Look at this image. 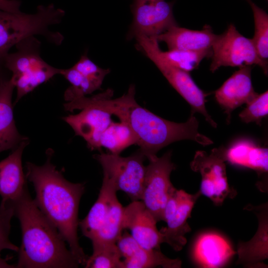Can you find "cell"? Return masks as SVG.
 <instances>
[{
    "instance_id": "6da1fadb",
    "label": "cell",
    "mask_w": 268,
    "mask_h": 268,
    "mask_svg": "<svg viewBox=\"0 0 268 268\" xmlns=\"http://www.w3.org/2000/svg\"><path fill=\"white\" fill-rule=\"evenodd\" d=\"M48 151L43 165L26 162L25 176L33 185L36 204L67 243L79 265L84 266L88 257L80 247L77 235L78 208L84 184L67 180L51 162L53 150Z\"/></svg>"
},
{
    "instance_id": "7a4b0ae2",
    "label": "cell",
    "mask_w": 268,
    "mask_h": 268,
    "mask_svg": "<svg viewBox=\"0 0 268 268\" xmlns=\"http://www.w3.org/2000/svg\"><path fill=\"white\" fill-rule=\"evenodd\" d=\"M22 240L16 268H74L79 264L55 226L39 208L27 188L13 204Z\"/></svg>"
},
{
    "instance_id": "3957f363",
    "label": "cell",
    "mask_w": 268,
    "mask_h": 268,
    "mask_svg": "<svg viewBox=\"0 0 268 268\" xmlns=\"http://www.w3.org/2000/svg\"><path fill=\"white\" fill-rule=\"evenodd\" d=\"M135 86L115 99L113 115L127 124L132 131L139 150L148 160L156 156L161 148L181 140L190 139L205 146L213 143L199 133V122L192 114L185 123H175L157 116L141 107L135 100Z\"/></svg>"
},
{
    "instance_id": "277c9868",
    "label": "cell",
    "mask_w": 268,
    "mask_h": 268,
    "mask_svg": "<svg viewBox=\"0 0 268 268\" xmlns=\"http://www.w3.org/2000/svg\"><path fill=\"white\" fill-rule=\"evenodd\" d=\"M65 14L53 4L39 5L33 14L0 10V60L4 59L12 47L29 37L41 35L50 42L60 44L63 35L50 27L61 23Z\"/></svg>"
},
{
    "instance_id": "5b68a950",
    "label": "cell",
    "mask_w": 268,
    "mask_h": 268,
    "mask_svg": "<svg viewBox=\"0 0 268 268\" xmlns=\"http://www.w3.org/2000/svg\"><path fill=\"white\" fill-rule=\"evenodd\" d=\"M40 45L34 36L26 38L16 44V52L8 53L4 58V66L11 73L10 79L16 89L15 103L60 74L61 69L49 65L41 57Z\"/></svg>"
},
{
    "instance_id": "8992f818",
    "label": "cell",
    "mask_w": 268,
    "mask_h": 268,
    "mask_svg": "<svg viewBox=\"0 0 268 268\" xmlns=\"http://www.w3.org/2000/svg\"><path fill=\"white\" fill-rule=\"evenodd\" d=\"M139 48L155 65L173 87L192 107V114H202L213 127L216 123L205 108V95L197 86L189 72L177 68L167 63L160 55L159 42L154 37L138 35L135 37Z\"/></svg>"
},
{
    "instance_id": "52a82bcc",
    "label": "cell",
    "mask_w": 268,
    "mask_h": 268,
    "mask_svg": "<svg viewBox=\"0 0 268 268\" xmlns=\"http://www.w3.org/2000/svg\"><path fill=\"white\" fill-rule=\"evenodd\" d=\"M210 70L214 72L221 67H244L257 65L268 74V62L259 56L252 39L248 38L230 24L222 34L218 35L212 47Z\"/></svg>"
},
{
    "instance_id": "ba28073f",
    "label": "cell",
    "mask_w": 268,
    "mask_h": 268,
    "mask_svg": "<svg viewBox=\"0 0 268 268\" xmlns=\"http://www.w3.org/2000/svg\"><path fill=\"white\" fill-rule=\"evenodd\" d=\"M102 166L103 175L113 182L117 191L125 193L132 201L141 200L146 166L145 156L138 149L128 157L101 152L94 155Z\"/></svg>"
},
{
    "instance_id": "9c48e42d",
    "label": "cell",
    "mask_w": 268,
    "mask_h": 268,
    "mask_svg": "<svg viewBox=\"0 0 268 268\" xmlns=\"http://www.w3.org/2000/svg\"><path fill=\"white\" fill-rule=\"evenodd\" d=\"M66 111L79 110L76 114L69 115L63 120L82 137L91 150H100L99 139L103 132L113 122V116L98 103L97 95L80 97L64 104Z\"/></svg>"
},
{
    "instance_id": "30bf717a",
    "label": "cell",
    "mask_w": 268,
    "mask_h": 268,
    "mask_svg": "<svg viewBox=\"0 0 268 268\" xmlns=\"http://www.w3.org/2000/svg\"><path fill=\"white\" fill-rule=\"evenodd\" d=\"M223 147L213 149L210 153L199 150L190 163L191 168L201 176L200 192L217 206L227 197L234 196L228 183Z\"/></svg>"
},
{
    "instance_id": "8fae6325",
    "label": "cell",
    "mask_w": 268,
    "mask_h": 268,
    "mask_svg": "<svg viewBox=\"0 0 268 268\" xmlns=\"http://www.w3.org/2000/svg\"><path fill=\"white\" fill-rule=\"evenodd\" d=\"M169 151L162 156L149 159L146 171L141 200L157 222L163 220V210L167 201L176 189L170 180L175 169Z\"/></svg>"
},
{
    "instance_id": "7c38bea8",
    "label": "cell",
    "mask_w": 268,
    "mask_h": 268,
    "mask_svg": "<svg viewBox=\"0 0 268 268\" xmlns=\"http://www.w3.org/2000/svg\"><path fill=\"white\" fill-rule=\"evenodd\" d=\"M172 7V3L165 0H134L131 5L133 20L127 38L138 35L155 37L177 25Z\"/></svg>"
},
{
    "instance_id": "4fadbf2b",
    "label": "cell",
    "mask_w": 268,
    "mask_h": 268,
    "mask_svg": "<svg viewBox=\"0 0 268 268\" xmlns=\"http://www.w3.org/2000/svg\"><path fill=\"white\" fill-rule=\"evenodd\" d=\"M157 221L140 201H132L124 207L123 228L129 230L131 235L142 247L160 249L164 243L162 233L156 227Z\"/></svg>"
},
{
    "instance_id": "5bb4252c",
    "label": "cell",
    "mask_w": 268,
    "mask_h": 268,
    "mask_svg": "<svg viewBox=\"0 0 268 268\" xmlns=\"http://www.w3.org/2000/svg\"><path fill=\"white\" fill-rule=\"evenodd\" d=\"M121 254L123 268H179L182 262L170 259L160 249L148 250L140 246L126 230H124L116 242Z\"/></svg>"
},
{
    "instance_id": "9a60e30c",
    "label": "cell",
    "mask_w": 268,
    "mask_h": 268,
    "mask_svg": "<svg viewBox=\"0 0 268 268\" xmlns=\"http://www.w3.org/2000/svg\"><path fill=\"white\" fill-rule=\"evenodd\" d=\"M251 66L239 67L215 91V98L227 114L229 122L232 111L247 104L257 94L251 80Z\"/></svg>"
},
{
    "instance_id": "2e32d148",
    "label": "cell",
    "mask_w": 268,
    "mask_h": 268,
    "mask_svg": "<svg viewBox=\"0 0 268 268\" xmlns=\"http://www.w3.org/2000/svg\"><path fill=\"white\" fill-rule=\"evenodd\" d=\"M28 139L22 141L5 158L0 161V203L13 204L27 188L22 165V156Z\"/></svg>"
},
{
    "instance_id": "e0dca14e",
    "label": "cell",
    "mask_w": 268,
    "mask_h": 268,
    "mask_svg": "<svg viewBox=\"0 0 268 268\" xmlns=\"http://www.w3.org/2000/svg\"><path fill=\"white\" fill-rule=\"evenodd\" d=\"M179 201L174 213L166 220L167 226L162 228L164 243L169 244L175 251H180L185 246L187 240L185 235L191 231L187 220L194 205L201 195L200 191L194 194L179 190Z\"/></svg>"
},
{
    "instance_id": "ac0fdd59",
    "label": "cell",
    "mask_w": 268,
    "mask_h": 268,
    "mask_svg": "<svg viewBox=\"0 0 268 268\" xmlns=\"http://www.w3.org/2000/svg\"><path fill=\"white\" fill-rule=\"evenodd\" d=\"M217 36L209 25L194 30L177 25L154 37L165 43L168 50L201 51L211 50Z\"/></svg>"
},
{
    "instance_id": "d6986e66",
    "label": "cell",
    "mask_w": 268,
    "mask_h": 268,
    "mask_svg": "<svg viewBox=\"0 0 268 268\" xmlns=\"http://www.w3.org/2000/svg\"><path fill=\"white\" fill-rule=\"evenodd\" d=\"M268 203L251 206L258 217L259 225L253 237L248 241L240 242L237 246V263L252 267L259 266L268 256Z\"/></svg>"
},
{
    "instance_id": "ffe728a7",
    "label": "cell",
    "mask_w": 268,
    "mask_h": 268,
    "mask_svg": "<svg viewBox=\"0 0 268 268\" xmlns=\"http://www.w3.org/2000/svg\"><path fill=\"white\" fill-rule=\"evenodd\" d=\"M236 253L224 237L211 232L201 235L197 239L193 250L195 261L204 268L223 266Z\"/></svg>"
},
{
    "instance_id": "44dd1931",
    "label": "cell",
    "mask_w": 268,
    "mask_h": 268,
    "mask_svg": "<svg viewBox=\"0 0 268 268\" xmlns=\"http://www.w3.org/2000/svg\"><path fill=\"white\" fill-rule=\"evenodd\" d=\"M14 88L10 78L0 83V152L13 150L28 139L19 133L15 125L12 103Z\"/></svg>"
},
{
    "instance_id": "7402d4cb",
    "label": "cell",
    "mask_w": 268,
    "mask_h": 268,
    "mask_svg": "<svg viewBox=\"0 0 268 268\" xmlns=\"http://www.w3.org/2000/svg\"><path fill=\"white\" fill-rule=\"evenodd\" d=\"M117 191L113 181L103 175L101 188L96 201L85 217L79 221V226L85 237L92 241L97 235L108 213L111 203Z\"/></svg>"
},
{
    "instance_id": "603a6c76",
    "label": "cell",
    "mask_w": 268,
    "mask_h": 268,
    "mask_svg": "<svg viewBox=\"0 0 268 268\" xmlns=\"http://www.w3.org/2000/svg\"><path fill=\"white\" fill-rule=\"evenodd\" d=\"M226 161L232 164L253 169L258 174L268 169V150L248 139H240L225 149Z\"/></svg>"
},
{
    "instance_id": "cb8c5ba5",
    "label": "cell",
    "mask_w": 268,
    "mask_h": 268,
    "mask_svg": "<svg viewBox=\"0 0 268 268\" xmlns=\"http://www.w3.org/2000/svg\"><path fill=\"white\" fill-rule=\"evenodd\" d=\"M124 207L117 199L113 200L106 218L96 236L91 241L93 247L116 244L122 233Z\"/></svg>"
},
{
    "instance_id": "d4e9b609",
    "label": "cell",
    "mask_w": 268,
    "mask_h": 268,
    "mask_svg": "<svg viewBox=\"0 0 268 268\" xmlns=\"http://www.w3.org/2000/svg\"><path fill=\"white\" fill-rule=\"evenodd\" d=\"M136 144L135 136L125 123L113 122L102 134L99 146L104 147L110 153L120 154L128 147Z\"/></svg>"
},
{
    "instance_id": "484cf974",
    "label": "cell",
    "mask_w": 268,
    "mask_h": 268,
    "mask_svg": "<svg viewBox=\"0 0 268 268\" xmlns=\"http://www.w3.org/2000/svg\"><path fill=\"white\" fill-rule=\"evenodd\" d=\"M161 57L169 64L189 72L198 67L205 58L211 57L212 49L201 51L168 50L160 49Z\"/></svg>"
},
{
    "instance_id": "4316f807",
    "label": "cell",
    "mask_w": 268,
    "mask_h": 268,
    "mask_svg": "<svg viewBox=\"0 0 268 268\" xmlns=\"http://www.w3.org/2000/svg\"><path fill=\"white\" fill-rule=\"evenodd\" d=\"M252 8L254 19V35L252 38L260 57L268 62V15L252 0H246Z\"/></svg>"
},
{
    "instance_id": "83f0119b",
    "label": "cell",
    "mask_w": 268,
    "mask_h": 268,
    "mask_svg": "<svg viewBox=\"0 0 268 268\" xmlns=\"http://www.w3.org/2000/svg\"><path fill=\"white\" fill-rule=\"evenodd\" d=\"M86 268H123L122 257L116 244L93 247Z\"/></svg>"
},
{
    "instance_id": "f1b7e54d",
    "label": "cell",
    "mask_w": 268,
    "mask_h": 268,
    "mask_svg": "<svg viewBox=\"0 0 268 268\" xmlns=\"http://www.w3.org/2000/svg\"><path fill=\"white\" fill-rule=\"evenodd\" d=\"M71 84L65 92L64 98L67 102L85 96L99 89L98 87L73 67L61 69L60 74Z\"/></svg>"
},
{
    "instance_id": "f546056e",
    "label": "cell",
    "mask_w": 268,
    "mask_h": 268,
    "mask_svg": "<svg viewBox=\"0 0 268 268\" xmlns=\"http://www.w3.org/2000/svg\"><path fill=\"white\" fill-rule=\"evenodd\" d=\"M246 104V107L239 115L241 120L245 123L254 122L261 126L263 118L268 114V91L258 94Z\"/></svg>"
},
{
    "instance_id": "4dcf8cb0",
    "label": "cell",
    "mask_w": 268,
    "mask_h": 268,
    "mask_svg": "<svg viewBox=\"0 0 268 268\" xmlns=\"http://www.w3.org/2000/svg\"><path fill=\"white\" fill-rule=\"evenodd\" d=\"M14 215L13 205L0 203V253L3 250L17 252L19 247L11 242L9 238L10 222Z\"/></svg>"
},
{
    "instance_id": "1f68e13d",
    "label": "cell",
    "mask_w": 268,
    "mask_h": 268,
    "mask_svg": "<svg viewBox=\"0 0 268 268\" xmlns=\"http://www.w3.org/2000/svg\"><path fill=\"white\" fill-rule=\"evenodd\" d=\"M73 67L91 81L99 89L105 76L110 72V69L102 68L96 65L86 54L81 56Z\"/></svg>"
},
{
    "instance_id": "d6a6232c",
    "label": "cell",
    "mask_w": 268,
    "mask_h": 268,
    "mask_svg": "<svg viewBox=\"0 0 268 268\" xmlns=\"http://www.w3.org/2000/svg\"><path fill=\"white\" fill-rule=\"evenodd\" d=\"M21 1L18 0H0V10L12 13H19Z\"/></svg>"
},
{
    "instance_id": "836d02e7",
    "label": "cell",
    "mask_w": 268,
    "mask_h": 268,
    "mask_svg": "<svg viewBox=\"0 0 268 268\" xmlns=\"http://www.w3.org/2000/svg\"><path fill=\"white\" fill-rule=\"evenodd\" d=\"M12 257L7 256L5 258H2L1 257L0 253V268H16V265L9 264L7 262L11 259Z\"/></svg>"
},
{
    "instance_id": "e575fe53",
    "label": "cell",
    "mask_w": 268,
    "mask_h": 268,
    "mask_svg": "<svg viewBox=\"0 0 268 268\" xmlns=\"http://www.w3.org/2000/svg\"><path fill=\"white\" fill-rule=\"evenodd\" d=\"M5 69H7L4 65L3 60H0V82L6 78L5 74Z\"/></svg>"
}]
</instances>
